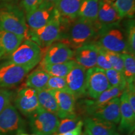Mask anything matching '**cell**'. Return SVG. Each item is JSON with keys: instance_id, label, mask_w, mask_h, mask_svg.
<instances>
[{"instance_id": "cell-18", "label": "cell", "mask_w": 135, "mask_h": 135, "mask_svg": "<svg viewBox=\"0 0 135 135\" xmlns=\"http://www.w3.org/2000/svg\"><path fill=\"white\" fill-rule=\"evenodd\" d=\"M88 117L98 118L114 124L120 121V99L116 97L111 99L105 105L93 111Z\"/></svg>"}, {"instance_id": "cell-19", "label": "cell", "mask_w": 135, "mask_h": 135, "mask_svg": "<svg viewBox=\"0 0 135 135\" xmlns=\"http://www.w3.org/2000/svg\"><path fill=\"white\" fill-rule=\"evenodd\" d=\"M124 90V89L119 87H111L103 92L97 99H94V100L84 101L83 104L84 111L86 114L87 117L90 116L97 109L105 105L111 99L116 97H119Z\"/></svg>"}, {"instance_id": "cell-29", "label": "cell", "mask_w": 135, "mask_h": 135, "mask_svg": "<svg viewBox=\"0 0 135 135\" xmlns=\"http://www.w3.org/2000/svg\"><path fill=\"white\" fill-rule=\"evenodd\" d=\"M128 53L135 55V22L134 18L129 19L124 25Z\"/></svg>"}, {"instance_id": "cell-38", "label": "cell", "mask_w": 135, "mask_h": 135, "mask_svg": "<svg viewBox=\"0 0 135 135\" xmlns=\"http://www.w3.org/2000/svg\"><path fill=\"white\" fill-rule=\"evenodd\" d=\"M83 125V121L81 119L78 122V123L76 127L74 129H73V130L67 131V132L63 133H59V134L54 133L52 135H80L82 133V128Z\"/></svg>"}, {"instance_id": "cell-42", "label": "cell", "mask_w": 135, "mask_h": 135, "mask_svg": "<svg viewBox=\"0 0 135 135\" xmlns=\"http://www.w3.org/2000/svg\"><path fill=\"white\" fill-rule=\"evenodd\" d=\"M128 135H134V132H133V133H131V134H129Z\"/></svg>"}, {"instance_id": "cell-26", "label": "cell", "mask_w": 135, "mask_h": 135, "mask_svg": "<svg viewBox=\"0 0 135 135\" xmlns=\"http://www.w3.org/2000/svg\"><path fill=\"white\" fill-rule=\"evenodd\" d=\"M76 63L73 60L63 63L55 64V65H43L40 64V68L46 71L51 76L66 77L71 71Z\"/></svg>"}, {"instance_id": "cell-46", "label": "cell", "mask_w": 135, "mask_h": 135, "mask_svg": "<svg viewBox=\"0 0 135 135\" xmlns=\"http://www.w3.org/2000/svg\"><path fill=\"white\" fill-rule=\"evenodd\" d=\"M112 1H115V0H112Z\"/></svg>"}, {"instance_id": "cell-12", "label": "cell", "mask_w": 135, "mask_h": 135, "mask_svg": "<svg viewBox=\"0 0 135 135\" xmlns=\"http://www.w3.org/2000/svg\"><path fill=\"white\" fill-rule=\"evenodd\" d=\"M74 51L66 44L61 42H55L46 48L43 53L41 65H55L63 63L73 60Z\"/></svg>"}, {"instance_id": "cell-27", "label": "cell", "mask_w": 135, "mask_h": 135, "mask_svg": "<svg viewBox=\"0 0 135 135\" xmlns=\"http://www.w3.org/2000/svg\"><path fill=\"white\" fill-rule=\"evenodd\" d=\"M123 60V74L127 84L134 83L135 57L129 53L121 54Z\"/></svg>"}, {"instance_id": "cell-10", "label": "cell", "mask_w": 135, "mask_h": 135, "mask_svg": "<svg viewBox=\"0 0 135 135\" xmlns=\"http://www.w3.org/2000/svg\"><path fill=\"white\" fill-rule=\"evenodd\" d=\"M56 13L55 4L43 1L36 9L26 13V21L29 31H35L46 25Z\"/></svg>"}, {"instance_id": "cell-6", "label": "cell", "mask_w": 135, "mask_h": 135, "mask_svg": "<svg viewBox=\"0 0 135 135\" xmlns=\"http://www.w3.org/2000/svg\"><path fill=\"white\" fill-rule=\"evenodd\" d=\"M32 132L38 135H52L56 133L60 119L56 114L40 107L29 117Z\"/></svg>"}, {"instance_id": "cell-21", "label": "cell", "mask_w": 135, "mask_h": 135, "mask_svg": "<svg viewBox=\"0 0 135 135\" xmlns=\"http://www.w3.org/2000/svg\"><path fill=\"white\" fill-rule=\"evenodd\" d=\"M83 0H57L55 9L62 21L70 22L78 18Z\"/></svg>"}, {"instance_id": "cell-45", "label": "cell", "mask_w": 135, "mask_h": 135, "mask_svg": "<svg viewBox=\"0 0 135 135\" xmlns=\"http://www.w3.org/2000/svg\"><path fill=\"white\" fill-rule=\"evenodd\" d=\"M1 56H0V60H1Z\"/></svg>"}, {"instance_id": "cell-13", "label": "cell", "mask_w": 135, "mask_h": 135, "mask_svg": "<svg viewBox=\"0 0 135 135\" xmlns=\"http://www.w3.org/2000/svg\"><path fill=\"white\" fill-rule=\"evenodd\" d=\"M86 69L76 63L65 77L68 88L76 99L86 97Z\"/></svg>"}, {"instance_id": "cell-34", "label": "cell", "mask_w": 135, "mask_h": 135, "mask_svg": "<svg viewBox=\"0 0 135 135\" xmlns=\"http://www.w3.org/2000/svg\"><path fill=\"white\" fill-rule=\"evenodd\" d=\"M15 93L6 88H0V113L5 108L11 103Z\"/></svg>"}, {"instance_id": "cell-39", "label": "cell", "mask_w": 135, "mask_h": 135, "mask_svg": "<svg viewBox=\"0 0 135 135\" xmlns=\"http://www.w3.org/2000/svg\"><path fill=\"white\" fill-rule=\"evenodd\" d=\"M43 1H45V2H48V3H53V4H55L56 1H57V0H43Z\"/></svg>"}, {"instance_id": "cell-17", "label": "cell", "mask_w": 135, "mask_h": 135, "mask_svg": "<svg viewBox=\"0 0 135 135\" xmlns=\"http://www.w3.org/2000/svg\"><path fill=\"white\" fill-rule=\"evenodd\" d=\"M121 20L112 0H99L97 20L99 29L120 23Z\"/></svg>"}, {"instance_id": "cell-7", "label": "cell", "mask_w": 135, "mask_h": 135, "mask_svg": "<svg viewBox=\"0 0 135 135\" xmlns=\"http://www.w3.org/2000/svg\"><path fill=\"white\" fill-rule=\"evenodd\" d=\"M26 126L25 121L11 103L0 113V135H17L24 133Z\"/></svg>"}, {"instance_id": "cell-41", "label": "cell", "mask_w": 135, "mask_h": 135, "mask_svg": "<svg viewBox=\"0 0 135 135\" xmlns=\"http://www.w3.org/2000/svg\"><path fill=\"white\" fill-rule=\"evenodd\" d=\"M84 133H85L86 135H91V134H90V133H89V131H88V129H86V128H85V129H84Z\"/></svg>"}, {"instance_id": "cell-24", "label": "cell", "mask_w": 135, "mask_h": 135, "mask_svg": "<svg viewBox=\"0 0 135 135\" xmlns=\"http://www.w3.org/2000/svg\"><path fill=\"white\" fill-rule=\"evenodd\" d=\"M99 0H83L78 13V18L96 22L97 20Z\"/></svg>"}, {"instance_id": "cell-40", "label": "cell", "mask_w": 135, "mask_h": 135, "mask_svg": "<svg viewBox=\"0 0 135 135\" xmlns=\"http://www.w3.org/2000/svg\"><path fill=\"white\" fill-rule=\"evenodd\" d=\"M17 135H38V134H35V133H33V134H26V133H20V134H17Z\"/></svg>"}, {"instance_id": "cell-33", "label": "cell", "mask_w": 135, "mask_h": 135, "mask_svg": "<svg viewBox=\"0 0 135 135\" xmlns=\"http://www.w3.org/2000/svg\"><path fill=\"white\" fill-rule=\"evenodd\" d=\"M46 89L64 91L70 93L68 88L65 77L51 76H50L48 83H47Z\"/></svg>"}, {"instance_id": "cell-30", "label": "cell", "mask_w": 135, "mask_h": 135, "mask_svg": "<svg viewBox=\"0 0 135 135\" xmlns=\"http://www.w3.org/2000/svg\"><path fill=\"white\" fill-rule=\"evenodd\" d=\"M105 73L111 87H119L123 89L126 88L127 83L122 73L111 68L105 70Z\"/></svg>"}, {"instance_id": "cell-31", "label": "cell", "mask_w": 135, "mask_h": 135, "mask_svg": "<svg viewBox=\"0 0 135 135\" xmlns=\"http://www.w3.org/2000/svg\"><path fill=\"white\" fill-rule=\"evenodd\" d=\"M99 48H100L102 53L104 54V55L105 56L106 59L108 60L109 63L111 64L112 68L123 73V60L121 54L104 50L100 46H99Z\"/></svg>"}, {"instance_id": "cell-5", "label": "cell", "mask_w": 135, "mask_h": 135, "mask_svg": "<svg viewBox=\"0 0 135 135\" xmlns=\"http://www.w3.org/2000/svg\"><path fill=\"white\" fill-rule=\"evenodd\" d=\"M61 32L62 23L58 13H56L46 25L35 31H28L26 39L38 44L43 50L59 41Z\"/></svg>"}, {"instance_id": "cell-35", "label": "cell", "mask_w": 135, "mask_h": 135, "mask_svg": "<svg viewBox=\"0 0 135 135\" xmlns=\"http://www.w3.org/2000/svg\"><path fill=\"white\" fill-rule=\"evenodd\" d=\"M96 66H97V67H98L101 69H103V70H109V69L112 68V66H111V64L109 63L108 60L106 59L105 56L104 55V54L102 53V51H101L99 46H98V54L97 64H96Z\"/></svg>"}, {"instance_id": "cell-15", "label": "cell", "mask_w": 135, "mask_h": 135, "mask_svg": "<svg viewBox=\"0 0 135 135\" xmlns=\"http://www.w3.org/2000/svg\"><path fill=\"white\" fill-rule=\"evenodd\" d=\"M98 54V44L95 41L89 42L74 51L73 60L87 70L96 66Z\"/></svg>"}, {"instance_id": "cell-8", "label": "cell", "mask_w": 135, "mask_h": 135, "mask_svg": "<svg viewBox=\"0 0 135 135\" xmlns=\"http://www.w3.org/2000/svg\"><path fill=\"white\" fill-rule=\"evenodd\" d=\"M86 97L91 99H97L100 94L110 88L106 76L105 70L94 66L86 71Z\"/></svg>"}, {"instance_id": "cell-2", "label": "cell", "mask_w": 135, "mask_h": 135, "mask_svg": "<svg viewBox=\"0 0 135 135\" xmlns=\"http://www.w3.org/2000/svg\"><path fill=\"white\" fill-rule=\"evenodd\" d=\"M0 30L28 36V25L24 11L16 5L4 3L0 5Z\"/></svg>"}, {"instance_id": "cell-11", "label": "cell", "mask_w": 135, "mask_h": 135, "mask_svg": "<svg viewBox=\"0 0 135 135\" xmlns=\"http://www.w3.org/2000/svg\"><path fill=\"white\" fill-rule=\"evenodd\" d=\"M14 104L23 115L29 118L40 108L37 91L28 87L20 89L15 94Z\"/></svg>"}, {"instance_id": "cell-36", "label": "cell", "mask_w": 135, "mask_h": 135, "mask_svg": "<svg viewBox=\"0 0 135 135\" xmlns=\"http://www.w3.org/2000/svg\"><path fill=\"white\" fill-rule=\"evenodd\" d=\"M126 91L127 93L128 100L129 104L132 108L133 110L135 112V88L134 83L127 84L126 87Z\"/></svg>"}, {"instance_id": "cell-32", "label": "cell", "mask_w": 135, "mask_h": 135, "mask_svg": "<svg viewBox=\"0 0 135 135\" xmlns=\"http://www.w3.org/2000/svg\"><path fill=\"white\" fill-rule=\"evenodd\" d=\"M80 120V117L78 115L75 117L63 118L60 121V124L55 133L59 134V133H63L73 130L76 127L78 123Z\"/></svg>"}, {"instance_id": "cell-16", "label": "cell", "mask_w": 135, "mask_h": 135, "mask_svg": "<svg viewBox=\"0 0 135 135\" xmlns=\"http://www.w3.org/2000/svg\"><path fill=\"white\" fill-rule=\"evenodd\" d=\"M56 101L59 112L58 117L61 119L77 116L76 113V99L70 93L64 91L48 89Z\"/></svg>"}, {"instance_id": "cell-37", "label": "cell", "mask_w": 135, "mask_h": 135, "mask_svg": "<svg viewBox=\"0 0 135 135\" xmlns=\"http://www.w3.org/2000/svg\"><path fill=\"white\" fill-rule=\"evenodd\" d=\"M43 0H22L23 6L26 13L33 11L38 7Z\"/></svg>"}, {"instance_id": "cell-43", "label": "cell", "mask_w": 135, "mask_h": 135, "mask_svg": "<svg viewBox=\"0 0 135 135\" xmlns=\"http://www.w3.org/2000/svg\"><path fill=\"white\" fill-rule=\"evenodd\" d=\"M80 135H86V134L84 133H81V134Z\"/></svg>"}, {"instance_id": "cell-22", "label": "cell", "mask_w": 135, "mask_h": 135, "mask_svg": "<svg viewBox=\"0 0 135 135\" xmlns=\"http://www.w3.org/2000/svg\"><path fill=\"white\" fill-rule=\"evenodd\" d=\"M25 40L23 36L0 30V56L6 58L20 46Z\"/></svg>"}, {"instance_id": "cell-20", "label": "cell", "mask_w": 135, "mask_h": 135, "mask_svg": "<svg viewBox=\"0 0 135 135\" xmlns=\"http://www.w3.org/2000/svg\"><path fill=\"white\" fill-rule=\"evenodd\" d=\"M83 124L91 135H119L116 124L93 117H86Z\"/></svg>"}, {"instance_id": "cell-44", "label": "cell", "mask_w": 135, "mask_h": 135, "mask_svg": "<svg viewBox=\"0 0 135 135\" xmlns=\"http://www.w3.org/2000/svg\"><path fill=\"white\" fill-rule=\"evenodd\" d=\"M0 1H9V0H0Z\"/></svg>"}, {"instance_id": "cell-9", "label": "cell", "mask_w": 135, "mask_h": 135, "mask_svg": "<svg viewBox=\"0 0 135 135\" xmlns=\"http://www.w3.org/2000/svg\"><path fill=\"white\" fill-rule=\"evenodd\" d=\"M31 70L6 60L0 64V88H9L23 81Z\"/></svg>"}, {"instance_id": "cell-23", "label": "cell", "mask_w": 135, "mask_h": 135, "mask_svg": "<svg viewBox=\"0 0 135 135\" xmlns=\"http://www.w3.org/2000/svg\"><path fill=\"white\" fill-rule=\"evenodd\" d=\"M50 77L46 71L39 67L27 76L25 86L35 89L37 91L45 89Z\"/></svg>"}, {"instance_id": "cell-4", "label": "cell", "mask_w": 135, "mask_h": 135, "mask_svg": "<svg viewBox=\"0 0 135 135\" xmlns=\"http://www.w3.org/2000/svg\"><path fill=\"white\" fill-rule=\"evenodd\" d=\"M43 55V50L38 44L25 39L20 46L6 59L16 65L32 70L41 62Z\"/></svg>"}, {"instance_id": "cell-14", "label": "cell", "mask_w": 135, "mask_h": 135, "mask_svg": "<svg viewBox=\"0 0 135 135\" xmlns=\"http://www.w3.org/2000/svg\"><path fill=\"white\" fill-rule=\"evenodd\" d=\"M120 121L118 131L124 134L134 132L135 128V112L128 100L127 93L124 89L120 96Z\"/></svg>"}, {"instance_id": "cell-3", "label": "cell", "mask_w": 135, "mask_h": 135, "mask_svg": "<svg viewBox=\"0 0 135 135\" xmlns=\"http://www.w3.org/2000/svg\"><path fill=\"white\" fill-rule=\"evenodd\" d=\"M96 40V43L104 50L119 54L128 53L125 30L120 23L101 28Z\"/></svg>"}, {"instance_id": "cell-25", "label": "cell", "mask_w": 135, "mask_h": 135, "mask_svg": "<svg viewBox=\"0 0 135 135\" xmlns=\"http://www.w3.org/2000/svg\"><path fill=\"white\" fill-rule=\"evenodd\" d=\"M38 103L40 107L58 116L59 109L53 95L48 89H45L37 91Z\"/></svg>"}, {"instance_id": "cell-1", "label": "cell", "mask_w": 135, "mask_h": 135, "mask_svg": "<svg viewBox=\"0 0 135 135\" xmlns=\"http://www.w3.org/2000/svg\"><path fill=\"white\" fill-rule=\"evenodd\" d=\"M61 23L62 32L58 41L66 44L72 50L94 41L97 38L99 28L97 21L92 22L78 17L71 22L61 21Z\"/></svg>"}, {"instance_id": "cell-28", "label": "cell", "mask_w": 135, "mask_h": 135, "mask_svg": "<svg viewBox=\"0 0 135 135\" xmlns=\"http://www.w3.org/2000/svg\"><path fill=\"white\" fill-rule=\"evenodd\" d=\"M121 19H133L135 13V0H116L114 3Z\"/></svg>"}]
</instances>
